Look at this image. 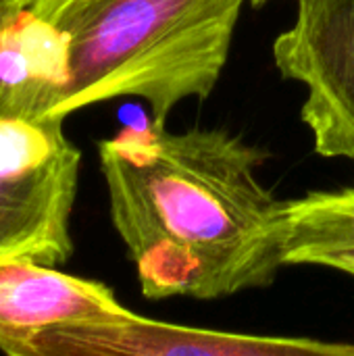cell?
I'll use <instances>...</instances> for the list:
<instances>
[{
    "label": "cell",
    "instance_id": "obj_1",
    "mask_svg": "<svg viewBox=\"0 0 354 356\" xmlns=\"http://www.w3.org/2000/svg\"><path fill=\"white\" fill-rule=\"evenodd\" d=\"M111 219L150 300L267 288L284 265V207L261 148L219 129L154 121L98 144Z\"/></svg>",
    "mask_w": 354,
    "mask_h": 356
},
{
    "label": "cell",
    "instance_id": "obj_2",
    "mask_svg": "<svg viewBox=\"0 0 354 356\" xmlns=\"http://www.w3.org/2000/svg\"><path fill=\"white\" fill-rule=\"evenodd\" d=\"M246 0H27L67 44L61 117L115 100L148 102L165 125L188 98H207L227 63Z\"/></svg>",
    "mask_w": 354,
    "mask_h": 356
},
{
    "label": "cell",
    "instance_id": "obj_3",
    "mask_svg": "<svg viewBox=\"0 0 354 356\" xmlns=\"http://www.w3.org/2000/svg\"><path fill=\"white\" fill-rule=\"evenodd\" d=\"M280 73L307 88L300 117L315 152L354 163V0H296L273 42Z\"/></svg>",
    "mask_w": 354,
    "mask_h": 356
},
{
    "label": "cell",
    "instance_id": "obj_4",
    "mask_svg": "<svg viewBox=\"0 0 354 356\" xmlns=\"http://www.w3.org/2000/svg\"><path fill=\"white\" fill-rule=\"evenodd\" d=\"M6 356H354V344L250 336L146 319L73 323L0 338Z\"/></svg>",
    "mask_w": 354,
    "mask_h": 356
},
{
    "label": "cell",
    "instance_id": "obj_5",
    "mask_svg": "<svg viewBox=\"0 0 354 356\" xmlns=\"http://www.w3.org/2000/svg\"><path fill=\"white\" fill-rule=\"evenodd\" d=\"M79 150L27 171L0 169V261L25 259L56 267L73 254L69 232L79 179Z\"/></svg>",
    "mask_w": 354,
    "mask_h": 356
},
{
    "label": "cell",
    "instance_id": "obj_6",
    "mask_svg": "<svg viewBox=\"0 0 354 356\" xmlns=\"http://www.w3.org/2000/svg\"><path fill=\"white\" fill-rule=\"evenodd\" d=\"M131 313L102 282L69 275L35 261H0V338H21L73 323L115 321Z\"/></svg>",
    "mask_w": 354,
    "mask_h": 356
},
{
    "label": "cell",
    "instance_id": "obj_7",
    "mask_svg": "<svg viewBox=\"0 0 354 356\" xmlns=\"http://www.w3.org/2000/svg\"><path fill=\"white\" fill-rule=\"evenodd\" d=\"M67 83L65 38L27 6L6 13L0 19V117L63 119Z\"/></svg>",
    "mask_w": 354,
    "mask_h": 356
},
{
    "label": "cell",
    "instance_id": "obj_8",
    "mask_svg": "<svg viewBox=\"0 0 354 356\" xmlns=\"http://www.w3.org/2000/svg\"><path fill=\"white\" fill-rule=\"evenodd\" d=\"M284 265H319L354 277V188L286 202Z\"/></svg>",
    "mask_w": 354,
    "mask_h": 356
},
{
    "label": "cell",
    "instance_id": "obj_9",
    "mask_svg": "<svg viewBox=\"0 0 354 356\" xmlns=\"http://www.w3.org/2000/svg\"><path fill=\"white\" fill-rule=\"evenodd\" d=\"M25 4H27V0H0V19L6 13H10V10H15L19 6H25Z\"/></svg>",
    "mask_w": 354,
    "mask_h": 356
},
{
    "label": "cell",
    "instance_id": "obj_10",
    "mask_svg": "<svg viewBox=\"0 0 354 356\" xmlns=\"http://www.w3.org/2000/svg\"><path fill=\"white\" fill-rule=\"evenodd\" d=\"M250 2H252V4H257V6H261V4H265L267 0H250Z\"/></svg>",
    "mask_w": 354,
    "mask_h": 356
}]
</instances>
